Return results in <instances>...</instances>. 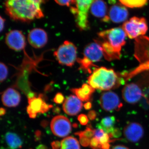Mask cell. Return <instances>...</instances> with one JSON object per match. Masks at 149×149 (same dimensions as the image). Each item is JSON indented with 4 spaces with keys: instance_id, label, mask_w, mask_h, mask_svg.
<instances>
[{
    "instance_id": "6da1fadb",
    "label": "cell",
    "mask_w": 149,
    "mask_h": 149,
    "mask_svg": "<svg viewBox=\"0 0 149 149\" xmlns=\"http://www.w3.org/2000/svg\"><path fill=\"white\" fill-rule=\"evenodd\" d=\"M47 0H6L5 6L6 13L16 21L29 22L44 17L41 8Z\"/></svg>"
},
{
    "instance_id": "7a4b0ae2",
    "label": "cell",
    "mask_w": 149,
    "mask_h": 149,
    "mask_svg": "<svg viewBox=\"0 0 149 149\" xmlns=\"http://www.w3.org/2000/svg\"><path fill=\"white\" fill-rule=\"evenodd\" d=\"M98 35L102 41H98L102 48L104 58L109 61L119 60L122 47L126 44V34L122 27L104 30Z\"/></svg>"
},
{
    "instance_id": "3957f363",
    "label": "cell",
    "mask_w": 149,
    "mask_h": 149,
    "mask_svg": "<svg viewBox=\"0 0 149 149\" xmlns=\"http://www.w3.org/2000/svg\"><path fill=\"white\" fill-rule=\"evenodd\" d=\"M88 82L95 90L109 91L118 88L125 81L122 74L116 73L113 70L101 67L93 70L88 77Z\"/></svg>"
},
{
    "instance_id": "277c9868",
    "label": "cell",
    "mask_w": 149,
    "mask_h": 149,
    "mask_svg": "<svg viewBox=\"0 0 149 149\" xmlns=\"http://www.w3.org/2000/svg\"><path fill=\"white\" fill-rule=\"evenodd\" d=\"M96 0H73L70 10L74 16L77 27L82 31L89 29L88 13L91 6Z\"/></svg>"
},
{
    "instance_id": "5b68a950",
    "label": "cell",
    "mask_w": 149,
    "mask_h": 149,
    "mask_svg": "<svg viewBox=\"0 0 149 149\" xmlns=\"http://www.w3.org/2000/svg\"><path fill=\"white\" fill-rule=\"evenodd\" d=\"M135 56L140 64L130 72L133 77L149 70V37L142 36L136 39Z\"/></svg>"
},
{
    "instance_id": "8992f818",
    "label": "cell",
    "mask_w": 149,
    "mask_h": 149,
    "mask_svg": "<svg viewBox=\"0 0 149 149\" xmlns=\"http://www.w3.org/2000/svg\"><path fill=\"white\" fill-rule=\"evenodd\" d=\"M54 56L60 64L72 67L77 60V48L70 41H65L54 53Z\"/></svg>"
},
{
    "instance_id": "52a82bcc",
    "label": "cell",
    "mask_w": 149,
    "mask_h": 149,
    "mask_svg": "<svg viewBox=\"0 0 149 149\" xmlns=\"http://www.w3.org/2000/svg\"><path fill=\"white\" fill-rule=\"evenodd\" d=\"M122 28L129 38L137 39L146 33L148 25L146 19L144 17H133L123 23Z\"/></svg>"
},
{
    "instance_id": "ba28073f",
    "label": "cell",
    "mask_w": 149,
    "mask_h": 149,
    "mask_svg": "<svg viewBox=\"0 0 149 149\" xmlns=\"http://www.w3.org/2000/svg\"><path fill=\"white\" fill-rule=\"evenodd\" d=\"M51 128L55 136L63 138L68 136L72 130L69 119L63 116H57L51 122Z\"/></svg>"
},
{
    "instance_id": "9c48e42d",
    "label": "cell",
    "mask_w": 149,
    "mask_h": 149,
    "mask_svg": "<svg viewBox=\"0 0 149 149\" xmlns=\"http://www.w3.org/2000/svg\"><path fill=\"white\" fill-rule=\"evenodd\" d=\"M28 99L29 105L27 107V110L29 117L31 118L37 117V113L47 112L53 107L52 105L48 104L46 102L42 94H40L38 97Z\"/></svg>"
},
{
    "instance_id": "30bf717a",
    "label": "cell",
    "mask_w": 149,
    "mask_h": 149,
    "mask_svg": "<svg viewBox=\"0 0 149 149\" xmlns=\"http://www.w3.org/2000/svg\"><path fill=\"white\" fill-rule=\"evenodd\" d=\"M100 104L104 110L109 112L119 110L123 107L118 95L112 91H107L102 94Z\"/></svg>"
},
{
    "instance_id": "8fae6325",
    "label": "cell",
    "mask_w": 149,
    "mask_h": 149,
    "mask_svg": "<svg viewBox=\"0 0 149 149\" xmlns=\"http://www.w3.org/2000/svg\"><path fill=\"white\" fill-rule=\"evenodd\" d=\"M5 42L11 49L17 52L23 50L26 45L25 36L21 31L13 30L6 34Z\"/></svg>"
},
{
    "instance_id": "7c38bea8",
    "label": "cell",
    "mask_w": 149,
    "mask_h": 149,
    "mask_svg": "<svg viewBox=\"0 0 149 149\" xmlns=\"http://www.w3.org/2000/svg\"><path fill=\"white\" fill-rule=\"evenodd\" d=\"M122 93L124 100L130 104L137 103L143 96L141 86L133 83L126 84L123 89Z\"/></svg>"
},
{
    "instance_id": "4fadbf2b",
    "label": "cell",
    "mask_w": 149,
    "mask_h": 149,
    "mask_svg": "<svg viewBox=\"0 0 149 149\" xmlns=\"http://www.w3.org/2000/svg\"><path fill=\"white\" fill-rule=\"evenodd\" d=\"M28 42L35 49H41L48 42V37L47 32L41 28H36L29 32L27 37Z\"/></svg>"
},
{
    "instance_id": "5bb4252c",
    "label": "cell",
    "mask_w": 149,
    "mask_h": 149,
    "mask_svg": "<svg viewBox=\"0 0 149 149\" xmlns=\"http://www.w3.org/2000/svg\"><path fill=\"white\" fill-rule=\"evenodd\" d=\"M144 133L143 126L138 123H128L123 130V135L125 139L131 143L139 142L143 138Z\"/></svg>"
},
{
    "instance_id": "9a60e30c",
    "label": "cell",
    "mask_w": 149,
    "mask_h": 149,
    "mask_svg": "<svg viewBox=\"0 0 149 149\" xmlns=\"http://www.w3.org/2000/svg\"><path fill=\"white\" fill-rule=\"evenodd\" d=\"M84 57L93 63L100 61L103 56L102 48L97 40L88 44L83 51Z\"/></svg>"
},
{
    "instance_id": "2e32d148",
    "label": "cell",
    "mask_w": 149,
    "mask_h": 149,
    "mask_svg": "<svg viewBox=\"0 0 149 149\" xmlns=\"http://www.w3.org/2000/svg\"><path fill=\"white\" fill-rule=\"evenodd\" d=\"M108 13L109 20L116 23L126 21L129 15L127 9L120 3H113L110 8Z\"/></svg>"
},
{
    "instance_id": "e0dca14e",
    "label": "cell",
    "mask_w": 149,
    "mask_h": 149,
    "mask_svg": "<svg viewBox=\"0 0 149 149\" xmlns=\"http://www.w3.org/2000/svg\"><path fill=\"white\" fill-rule=\"evenodd\" d=\"M83 106L82 101L77 96L71 95L65 100L63 104V109L67 114L73 116L81 111Z\"/></svg>"
},
{
    "instance_id": "ac0fdd59",
    "label": "cell",
    "mask_w": 149,
    "mask_h": 149,
    "mask_svg": "<svg viewBox=\"0 0 149 149\" xmlns=\"http://www.w3.org/2000/svg\"><path fill=\"white\" fill-rule=\"evenodd\" d=\"M1 100L4 105L8 107H14L19 104L21 95L14 88H9L3 92Z\"/></svg>"
},
{
    "instance_id": "d6986e66",
    "label": "cell",
    "mask_w": 149,
    "mask_h": 149,
    "mask_svg": "<svg viewBox=\"0 0 149 149\" xmlns=\"http://www.w3.org/2000/svg\"><path fill=\"white\" fill-rule=\"evenodd\" d=\"M91 12L93 16L101 18L105 22L109 21L108 13L107 6L103 0H96L91 6Z\"/></svg>"
},
{
    "instance_id": "ffe728a7",
    "label": "cell",
    "mask_w": 149,
    "mask_h": 149,
    "mask_svg": "<svg viewBox=\"0 0 149 149\" xmlns=\"http://www.w3.org/2000/svg\"><path fill=\"white\" fill-rule=\"evenodd\" d=\"M95 91V89L86 83L83 84L81 88L70 89V91L83 102L90 101Z\"/></svg>"
},
{
    "instance_id": "44dd1931",
    "label": "cell",
    "mask_w": 149,
    "mask_h": 149,
    "mask_svg": "<svg viewBox=\"0 0 149 149\" xmlns=\"http://www.w3.org/2000/svg\"><path fill=\"white\" fill-rule=\"evenodd\" d=\"M5 139L10 149L21 148L22 141L20 137L15 133L8 132L6 133Z\"/></svg>"
},
{
    "instance_id": "7402d4cb",
    "label": "cell",
    "mask_w": 149,
    "mask_h": 149,
    "mask_svg": "<svg viewBox=\"0 0 149 149\" xmlns=\"http://www.w3.org/2000/svg\"><path fill=\"white\" fill-rule=\"evenodd\" d=\"M116 118L114 116H107L102 119L100 123L97 124V128L102 129L106 133H111L114 130Z\"/></svg>"
},
{
    "instance_id": "603a6c76",
    "label": "cell",
    "mask_w": 149,
    "mask_h": 149,
    "mask_svg": "<svg viewBox=\"0 0 149 149\" xmlns=\"http://www.w3.org/2000/svg\"><path fill=\"white\" fill-rule=\"evenodd\" d=\"M61 149H80V147L77 139L69 136L62 140Z\"/></svg>"
},
{
    "instance_id": "cb8c5ba5",
    "label": "cell",
    "mask_w": 149,
    "mask_h": 149,
    "mask_svg": "<svg viewBox=\"0 0 149 149\" xmlns=\"http://www.w3.org/2000/svg\"><path fill=\"white\" fill-rule=\"evenodd\" d=\"M77 61L80 65L79 69L82 70L84 72H88L90 74L93 72L92 70V68L98 67L96 65L84 57L83 58H77Z\"/></svg>"
},
{
    "instance_id": "d4e9b609",
    "label": "cell",
    "mask_w": 149,
    "mask_h": 149,
    "mask_svg": "<svg viewBox=\"0 0 149 149\" xmlns=\"http://www.w3.org/2000/svg\"><path fill=\"white\" fill-rule=\"evenodd\" d=\"M125 6L130 8H140L146 5L148 0H119Z\"/></svg>"
},
{
    "instance_id": "484cf974",
    "label": "cell",
    "mask_w": 149,
    "mask_h": 149,
    "mask_svg": "<svg viewBox=\"0 0 149 149\" xmlns=\"http://www.w3.org/2000/svg\"><path fill=\"white\" fill-rule=\"evenodd\" d=\"M1 83H3L6 79L8 74V67L3 63L1 62Z\"/></svg>"
},
{
    "instance_id": "4316f807",
    "label": "cell",
    "mask_w": 149,
    "mask_h": 149,
    "mask_svg": "<svg viewBox=\"0 0 149 149\" xmlns=\"http://www.w3.org/2000/svg\"><path fill=\"white\" fill-rule=\"evenodd\" d=\"M74 134L77 136L79 135H83L88 139H92L93 136H94V130L90 126H88L84 131L76 132Z\"/></svg>"
},
{
    "instance_id": "83f0119b",
    "label": "cell",
    "mask_w": 149,
    "mask_h": 149,
    "mask_svg": "<svg viewBox=\"0 0 149 149\" xmlns=\"http://www.w3.org/2000/svg\"><path fill=\"white\" fill-rule=\"evenodd\" d=\"M90 146L92 149H102L101 144L95 137L91 139Z\"/></svg>"
},
{
    "instance_id": "f1b7e54d",
    "label": "cell",
    "mask_w": 149,
    "mask_h": 149,
    "mask_svg": "<svg viewBox=\"0 0 149 149\" xmlns=\"http://www.w3.org/2000/svg\"><path fill=\"white\" fill-rule=\"evenodd\" d=\"M78 136H79V138H80V144L83 146L86 147L90 146L91 139H88L83 135H79Z\"/></svg>"
},
{
    "instance_id": "f546056e",
    "label": "cell",
    "mask_w": 149,
    "mask_h": 149,
    "mask_svg": "<svg viewBox=\"0 0 149 149\" xmlns=\"http://www.w3.org/2000/svg\"><path fill=\"white\" fill-rule=\"evenodd\" d=\"M64 101V97L61 93H58L56 94L54 99V102L57 104H61Z\"/></svg>"
},
{
    "instance_id": "4dcf8cb0",
    "label": "cell",
    "mask_w": 149,
    "mask_h": 149,
    "mask_svg": "<svg viewBox=\"0 0 149 149\" xmlns=\"http://www.w3.org/2000/svg\"><path fill=\"white\" fill-rule=\"evenodd\" d=\"M78 121L80 122V124L82 125H86L88 124L89 120L86 115L81 114L77 118Z\"/></svg>"
},
{
    "instance_id": "1f68e13d",
    "label": "cell",
    "mask_w": 149,
    "mask_h": 149,
    "mask_svg": "<svg viewBox=\"0 0 149 149\" xmlns=\"http://www.w3.org/2000/svg\"><path fill=\"white\" fill-rule=\"evenodd\" d=\"M115 141V140H110V137L108 133H105L102 137L99 140L100 143L101 145L106 143H109L110 142H113Z\"/></svg>"
},
{
    "instance_id": "d6a6232c",
    "label": "cell",
    "mask_w": 149,
    "mask_h": 149,
    "mask_svg": "<svg viewBox=\"0 0 149 149\" xmlns=\"http://www.w3.org/2000/svg\"><path fill=\"white\" fill-rule=\"evenodd\" d=\"M110 138H118L120 137L122 135V133L120 129L118 128H114L113 132L111 133L108 134Z\"/></svg>"
},
{
    "instance_id": "836d02e7",
    "label": "cell",
    "mask_w": 149,
    "mask_h": 149,
    "mask_svg": "<svg viewBox=\"0 0 149 149\" xmlns=\"http://www.w3.org/2000/svg\"><path fill=\"white\" fill-rule=\"evenodd\" d=\"M105 133L104 131L102 129L97 128V129L94 130V136L96 139H97L98 140H100V139L102 137Z\"/></svg>"
},
{
    "instance_id": "e575fe53",
    "label": "cell",
    "mask_w": 149,
    "mask_h": 149,
    "mask_svg": "<svg viewBox=\"0 0 149 149\" xmlns=\"http://www.w3.org/2000/svg\"><path fill=\"white\" fill-rule=\"evenodd\" d=\"M73 0H55L56 2L61 6H70Z\"/></svg>"
},
{
    "instance_id": "d590c367",
    "label": "cell",
    "mask_w": 149,
    "mask_h": 149,
    "mask_svg": "<svg viewBox=\"0 0 149 149\" xmlns=\"http://www.w3.org/2000/svg\"><path fill=\"white\" fill-rule=\"evenodd\" d=\"M88 116L90 120H94L97 117V113L95 111L91 110L88 112Z\"/></svg>"
},
{
    "instance_id": "8d00e7d4",
    "label": "cell",
    "mask_w": 149,
    "mask_h": 149,
    "mask_svg": "<svg viewBox=\"0 0 149 149\" xmlns=\"http://www.w3.org/2000/svg\"><path fill=\"white\" fill-rule=\"evenodd\" d=\"M52 149H59L61 147V143L59 141H53L51 143Z\"/></svg>"
},
{
    "instance_id": "74e56055",
    "label": "cell",
    "mask_w": 149,
    "mask_h": 149,
    "mask_svg": "<svg viewBox=\"0 0 149 149\" xmlns=\"http://www.w3.org/2000/svg\"><path fill=\"white\" fill-rule=\"evenodd\" d=\"M1 19H0V22H1V24H0V31L1 32H2L4 28L5 23V19L3 18L2 16H1Z\"/></svg>"
},
{
    "instance_id": "f35d334b",
    "label": "cell",
    "mask_w": 149,
    "mask_h": 149,
    "mask_svg": "<svg viewBox=\"0 0 149 149\" xmlns=\"http://www.w3.org/2000/svg\"><path fill=\"white\" fill-rule=\"evenodd\" d=\"M41 136H42V133L41 131L39 130H37L35 133V141H38L40 140Z\"/></svg>"
},
{
    "instance_id": "ab89813d",
    "label": "cell",
    "mask_w": 149,
    "mask_h": 149,
    "mask_svg": "<svg viewBox=\"0 0 149 149\" xmlns=\"http://www.w3.org/2000/svg\"><path fill=\"white\" fill-rule=\"evenodd\" d=\"M92 104L91 102H87V103L84 104V107L86 110H90L92 108Z\"/></svg>"
},
{
    "instance_id": "60d3db41",
    "label": "cell",
    "mask_w": 149,
    "mask_h": 149,
    "mask_svg": "<svg viewBox=\"0 0 149 149\" xmlns=\"http://www.w3.org/2000/svg\"><path fill=\"white\" fill-rule=\"evenodd\" d=\"M111 149H129L127 147L125 146H122V145H117V146H115Z\"/></svg>"
},
{
    "instance_id": "b9f144b4",
    "label": "cell",
    "mask_w": 149,
    "mask_h": 149,
    "mask_svg": "<svg viewBox=\"0 0 149 149\" xmlns=\"http://www.w3.org/2000/svg\"><path fill=\"white\" fill-rule=\"evenodd\" d=\"M49 122L47 120H43L41 123V125L43 128H46L48 126Z\"/></svg>"
},
{
    "instance_id": "7bdbcfd3",
    "label": "cell",
    "mask_w": 149,
    "mask_h": 149,
    "mask_svg": "<svg viewBox=\"0 0 149 149\" xmlns=\"http://www.w3.org/2000/svg\"><path fill=\"white\" fill-rule=\"evenodd\" d=\"M110 145L109 143H106L102 145V149H110Z\"/></svg>"
},
{
    "instance_id": "ee69618b",
    "label": "cell",
    "mask_w": 149,
    "mask_h": 149,
    "mask_svg": "<svg viewBox=\"0 0 149 149\" xmlns=\"http://www.w3.org/2000/svg\"><path fill=\"white\" fill-rule=\"evenodd\" d=\"M53 111L56 114H59L61 112V109L58 107H56L53 109Z\"/></svg>"
},
{
    "instance_id": "f6af8a7d",
    "label": "cell",
    "mask_w": 149,
    "mask_h": 149,
    "mask_svg": "<svg viewBox=\"0 0 149 149\" xmlns=\"http://www.w3.org/2000/svg\"><path fill=\"white\" fill-rule=\"evenodd\" d=\"M36 149H48L47 147L46 146H45L44 145H39L36 148Z\"/></svg>"
},
{
    "instance_id": "bcb514c9",
    "label": "cell",
    "mask_w": 149,
    "mask_h": 149,
    "mask_svg": "<svg viewBox=\"0 0 149 149\" xmlns=\"http://www.w3.org/2000/svg\"><path fill=\"white\" fill-rule=\"evenodd\" d=\"M6 113V109L3 108H1V109H0V115H1V116H2L5 115Z\"/></svg>"
},
{
    "instance_id": "7dc6e473",
    "label": "cell",
    "mask_w": 149,
    "mask_h": 149,
    "mask_svg": "<svg viewBox=\"0 0 149 149\" xmlns=\"http://www.w3.org/2000/svg\"><path fill=\"white\" fill-rule=\"evenodd\" d=\"M73 127H74V128H77V123H74V124H73Z\"/></svg>"
}]
</instances>
